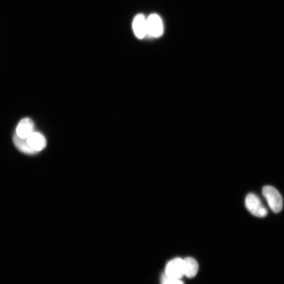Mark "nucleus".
Here are the masks:
<instances>
[{"mask_svg":"<svg viewBox=\"0 0 284 284\" xmlns=\"http://www.w3.org/2000/svg\"><path fill=\"white\" fill-rule=\"evenodd\" d=\"M262 193L271 209L275 213H280L283 209V201L279 191L272 186L264 187Z\"/></svg>","mask_w":284,"mask_h":284,"instance_id":"nucleus-1","label":"nucleus"},{"mask_svg":"<svg viewBox=\"0 0 284 284\" xmlns=\"http://www.w3.org/2000/svg\"><path fill=\"white\" fill-rule=\"evenodd\" d=\"M245 206L253 216L258 218H264L267 215L266 207L255 194L250 193L245 199Z\"/></svg>","mask_w":284,"mask_h":284,"instance_id":"nucleus-2","label":"nucleus"},{"mask_svg":"<svg viewBox=\"0 0 284 284\" xmlns=\"http://www.w3.org/2000/svg\"><path fill=\"white\" fill-rule=\"evenodd\" d=\"M147 35L152 37H158L163 33V25L162 20L157 14H152L147 19Z\"/></svg>","mask_w":284,"mask_h":284,"instance_id":"nucleus-3","label":"nucleus"},{"mask_svg":"<svg viewBox=\"0 0 284 284\" xmlns=\"http://www.w3.org/2000/svg\"><path fill=\"white\" fill-rule=\"evenodd\" d=\"M165 275L168 278L181 280L184 276L183 259L176 258L169 262L165 267Z\"/></svg>","mask_w":284,"mask_h":284,"instance_id":"nucleus-4","label":"nucleus"},{"mask_svg":"<svg viewBox=\"0 0 284 284\" xmlns=\"http://www.w3.org/2000/svg\"><path fill=\"white\" fill-rule=\"evenodd\" d=\"M34 124L33 121L29 118L22 119L19 123L15 134L22 139L27 138L34 132Z\"/></svg>","mask_w":284,"mask_h":284,"instance_id":"nucleus-5","label":"nucleus"},{"mask_svg":"<svg viewBox=\"0 0 284 284\" xmlns=\"http://www.w3.org/2000/svg\"><path fill=\"white\" fill-rule=\"evenodd\" d=\"M132 27L134 33L138 39H143L147 35V19L143 14L136 15L133 21Z\"/></svg>","mask_w":284,"mask_h":284,"instance_id":"nucleus-6","label":"nucleus"},{"mask_svg":"<svg viewBox=\"0 0 284 284\" xmlns=\"http://www.w3.org/2000/svg\"><path fill=\"white\" fill-rule=\"evenodd\" d=\"M30 148L37 153L43 150L47 146V140L45 136L39 132H33L27 139Z\"/></svg>","mask_w":284,"mask_h":284,"instance_id":"nucleus-7","label":"nucleus"},{"mask_svg":"<svg viewBox=\"0 0 284 284\" xmlns=\"http://www.w3.org/2000/svg\"><path fill=\"white\" fill-rule=\"evenodd\" d=\"M184 276L188 278H193L198 271V264L193 258L187 257L183 259Z\"/></svg>","mask_w":284,"mask_h":284,"instance_id":"nucleus-8","label":"nucleus"},{"mask_svg":"<svg viewBox=\"0 0 284 284\" xmlns=\"http://www.w3.org/2000/svg\"><path fill=\"white\" fill-rule=\"evenodd\" d=\"M13 141L15 147H16L21 152L28 155H34L36 154V152L30 148L27 143V139H22L18 136L16 134H14L13 137Z\"/></svg>","mask_w":284,"mask_h":284,"instance_id":"nucleus-9","label":"nucleus"},{"mask_svg":"<svg viewBox=\"0 0 284 284\" xmlns=\"http://www.w3.org/2000/svg\"><path fill=\"white\" fill-rule=\"evenodd\" d=\"M162 284H184L181 279L168 278L166 276L162 281Z\"/></svg>","mask_w":284,"mask_h":284,"instance_id":"nucleus-10","label":"nucleus"}]
</instances>
